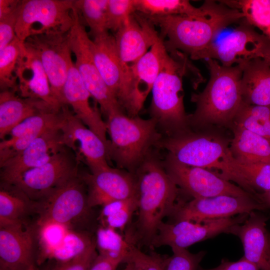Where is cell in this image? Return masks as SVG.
Listing matches in <instances>:
<instances>
[{"label": "cell", "instance_id": "6da1fadb", "mask_svg": "<svg viewBox=\"0 0 270 270\" xmlns=\"http://www.w3.org/2000/svg\"><path fill=\"white\" fill-rule=\"evenodd\" d=\"M134 175L138 216L134 232L128 239L133 244L140 242L151 246L162 220L176 208L178 188L155 149L147 155Z\"/></svg>", "mask_w": 270, "mask_h": 270}, {"label": "cell", "instance_id": "7a4b0ae2", "mask_svg": "<svg viewBox=\"0 0 270 270\" xmlns=\"http://www.w3.org/2000/svg\"><path fill=\"white\" fill-rule=\"evenodd\" d=\"M204 4L205 12L199 16H144L160 28L162 38H167L164 43L168 52L179 51L194 60L224 29L244 19L240 10L221 2L206 0Z\"/></svg>", "mask_w": 270, "mask_h": 270}, {"label": "cell", "instance_id": "3957f363", "mask_svg": "<svg viewBox=\"0 0 270 270\" xmlns=\"http://www.w3.org/2000/svg\"><path fill=\"white\" fill-rule=\"evenodd\" d=\"M156 148L166 150L182 163L210 170L256 196L243 176L228 142L221 136L188 130L170 136H162Z\"/></svg>", "mask_w": 270, "mask_h": 270}, {"label": "cell", "instance_id": "277c9868", "mask_svg": "<svg viewBox=\"0 0 270 270\" xmlns=\"http://www.w3.org/2000/svg\"><path fill=\"white\" fill-rule=\"evenodd\" d=\"M210 78L204 90L193 94L191 101L196 108L188 115L189 125L200 128L211 125L232 126L242 104L240 65L222 66L212 59L206 60Z\"/></svg>", "mask_w": 270, "mask_h": 270}, {"label": "cell", "instance_id": "5b68a950", "mask_svg": "<svg viewBox=\"0 0 270 270\" xmlns=\"http://www.w3.org/2000/svg\"><path fill=\"white\" fill-rule=\"evenodd\" d=\"M187 55L179 51L166 52L160 74L152 88L149 108L150 118L163 136L190 130L188 115L184 104L182 78L190 68Z\"/></svg>", "mask_w": 270, "mask_h": 270}, {"label": "cell", "instance_id": "8992f818", "mask_svg": "<svg viewBox=\"0 0 270 270\" xmlns=\"http://www.w3.org/2000/svg\"><path fill=\"white\" fill-rule=\"evenodd\" d=\"M106 118L107 132L110 137L108 160L114 162L118 168L134 174L162 136L156 121L150 118L130 116L122 110L113 112Z\"/></svg>", "mask_w": 270, "mask_h": 270}, {"label": "cell", "instance_id": "52a82bcc", "mask_svg": "<svg viewBox=\"0 0 270 270\" xmlns=\"http://www.w3.org/2000/svg\"><path fill=\"white\" fill-rule=\"evenodd\" d=\"M78 14L74 0H23L16 36L24 42L34 35L68 32Z\"/></svg>", "mask_w": 270, "mask_h": 270}, {"label": "cell", "instance_id": "ba28073f", "mask_svg": "<svg viewBox=\"0 0 270 270\" xmlns=\"http://www.w3.org/2000/svg\"><path fill=\"white\" fill-rule=\"evenodd\" d=\"M270 48V40L244 22L199 53L194 60L212 59L222 66L242 64L257 58H262Z\"/></svg>", "mask_w": 270, "mask_h": 270}, {"label": "cell", "instance_id": "9c48e42d", "mask_svg": "<svg viewBox=\"0 0 270 270\" xmlns=\"http://www.w3.org/2000/svg\"><path fill=\"white\" fill-rule=\"evenodd\" d=\"M85 186L78 174L43 199L34 202V211L39 216L38 225L52 222L66 226L86 220L91 208Z\"/></svg>", "mask_w": 270, "mask_h": 270}, {"label": "cell", "instance_id": "30bf717a", "mask_svg": "<svg viewBox=\"0 0 270 270\" xmlns=\"http://www.w3.org/2000/svg\"><path fill=\"white\" fill-rule=\"evenodd\" d=\"M162 163L177 186L193 198L222 195L257 198L210 170L182 163L170 152L162 160Z\"/></svg>", "mask_w": 270, "mask_h": 270}, {"label": "cell", "instance_id": "8fae6325", "mask_svg": "<svg viewBox=\"0 0 270 270\" xmlns=\"http://www.w3.org/2000/svg\"><path fill=\"white\" fill-rule=\"evenodd\" d=\"M92 40L78 16L69 32L70 50L76 57L74 64L91 96L107 118L113 112L122 108L105 84L96 65L91 50Z\"/></svg>", "mask_w": 270, "mask_h": 270}, {"label": "cell", "instance_id": "7c38bea8", "mask_svg": "<svg viewBox=\"0 0 270 270\" xmlns=\"http://www.w3.org/2000/svg\"><path fill=\"white\" fill-rule=\"evenodd\" d=\"M66 148L46 163L26 171L10 184L34 202L43 199L78 174V161Z\"/></svg>", "mask_w": 270, "mask_h": 270}, {"label": "cell", "instance_id": "4fadbf2b", "mask_svg": "<svg viewBox=\"0 0 270 270\" xmlns=\"http://www.w3.org/2000/svg\"><path fill=\"white\" fill-rule=\"evenodd\" d=\"M268 208L257 198L222 195L193 198L189 202H177L171 216L175 222L188 220L196 223L233 217L264 210Z\"/></svg>", "mask_w": 270, "mask_h": 270}, {"label": "cell", "instance_id": "5bb4252c", "mask_svg": "<svg viewBox=\"0 0 270 270\" xmlns=\"http://www.w3.org/2000/svg\"><path fill=\"white\" fill-rule=\"evenodd\" d=\"M32 36L24 42L25 46L40 59L54 96L64 104L62 90L72 60L69 32Z\"/></svg>", "mask_w": 270, "mask_h": 270}, {"label": "cell", "instance_id": "9a60e30c", "mask_svg": "<svg viewBox=\"0 0 270 270\" xmlns=\"http://www.w3.org/2000/svg\"><path fill=\"white\" fill-rule=\"evenodd\" d=\"M249 214H239L234 217L210 220L202 223L188 220L165 223L159 226L156 234L152 243L154 247L168 246L186 248L196 242L212 238L220 234H229L230 228L242 224Z\"/></svg>", "mask_w": 270, "mask_h": 270}, {"label": "cell", "instance_id": "2e32d148", "mask_svg": "<svg viewBox=\"0 0 270 270\" xmlns=\"http://www.w3.org/2000/svg\"><path fill=\"white\" fill-rule=\"evenodd\" d=\"M64 120L61 126L64 145L72 150L78 162L86 164L94 172L109 166L106 144L71 111L62 106Z\"/></svg>", "mask_w": 270, "mask_h": 270}, {"label": "cell", "instance_id": "e0dca14e", "mask_svg": "<svg viewBox=\"0 0 270 270\" xmlns=\"http://www.w3.org/2000/svg\"><path fill=\"white\" fill-rule=\"evenodd\" d=\"M91 50L102 78L123 109L128 93L130 67L122 62L114 36L107 31L94 36Z\"/></svg>", "mask_w": 270, "mask_h": 270}, {"label": "cell", "instance_id": "ac0fdd59", "mask_svg": "<svg viewBox=\"0 0 270 270\" xmlns=\"http://www.w3.org/2000/svg\"><path fill=\"white\" fill-rule=\"evenodd\" d=\"M80 176L86 187L91 208L136 196L135 175L125 170L109 166Z\"/></svg>", "mask_w": 270, "mask_h": 270}, {"label": "cell", "instance_id": "d6986e66", "mask_svg": "<svg viewBox=\"0 0 270 270\" xmlns=\"http://www.w3.org/2000/svg\"><path fill=\"white\" fill-rule=\"evenodd\" d=\"M167 50L160 38L150 50L130 67V84L124 109L130 116H138L152 90Z\"/></svg>", "mask_w": 270, "mask_h": 270}, {"label": "cell", "instance_id": "ffe728a7", "mask_svg": "<svg viewBox=\"0 0 270 270\" xmlns=\"http://www.w3.org/2000/svg\"><path fill=\"white\" fill-rule=\"evenodd\" d=\"M60 128L45 132L20 153L0 165L2 182H12L26 171L46 163L61 152L66 146L62 142Z\"/></svg>", "mask_w": 270, "mask_h": 270}, {"label": "cell", "instance_id": "44dd1931", "mask_svg": "<svg viewBox=\"0 0 270 270\" xmlns=\"http://www.w3.org/2000/svg\"><path fill=\"white\" fill-rule=\"evenodd\" d=\"M122 62L130 67L160 38L154 26L138 12L132 14L114 35Z\"/></svg>", "mask_w": 270, "mask_h": 270}, {"label": "cell", "instance_id": "7402d4cb", "mask_svg": "<svg viewBox=\"0 0 270 270\" xmlns=\"http://www.w3.org/2000/svg\"><path fill=\"white\" fill-rule=\"evenodd\" d=\"M268 218L259 210L250 212L242 224L233 226L229 234L240 240L243 257L259 270H270V233L266 229Z\"/></svg>", "mask_w": 270, "mask_h": 270}, {"label": "cell", "instance_id": "603a6c76", "mask_svg": "<svg viewBox=\"0 0 270 270\" xmlns=\"http://www.w3.org/2000/svg\"><path fill=\"white\" fill-rule=\"evenodd\" d=\"M0 228V270H28L34 264L32 228L24 222Z\"/></svg>", "mask_w": 270, "mask_h": 270}, {"label": "cell", "instance_id": "cb8c5ba5", "mask_svg": "<svg viewBox=\"0 0 270 270\" xmlns=\"http://www.w3.org/2000/svg\"><path fill=\"white\" fill-rule=\"evenodd\" d=\"M64 104L70 106L74 114L108 146L107 128L96 108L90 103L91 96L72 60L62 90Z\"/></svg>", "mask_w": 270, "mask_h": 270}, {"label": "cell", "instance_id": "d4e9b609", "mask_svg": "<svg viewBox=\"0 0 270 270\" xmlns=\"http://www.w3.org/2000/svg\"><path fill=\"white\" fill-rule=\"evenodd\" d=\"M18 88L21 97L38 99L60 108L53 94L47 74L37 55L23 46L18 70Z\"/></svg>", "mask_w": 270, "mask_h": 270}, {"label": "cell", "instance_id": "484cf974", "mask_svg": "<svg viewBox=\"0 0 270 270\" xmlns=\"http://www.w3.org/2000/svg\"><path fill=\"white\" fill-rule=\"evenodd\" d=\"M63 120L62 108L58 111L42 112L26 118L13 128L10 138L2 142L5 154L8 158L16 156L45 132L60 127Z\"/></svg>", "mask_w": 270, "mask_h": 270}, {"label": "cell", "instance_id": "4316f807", "mask_svg": "<svg viewBox=\"0 0 270 270\" xmlns=\"http://www.w3.org/2000/svg\"><path fill=\"white\" fill-rule=\"evenodd\" d=\"M41 100L20 97L13 90L0 93V138L3 140L10 131L26 118L44 112L58 111Z\"/></svg>", "mask_w": 270, "mask_h": 270}, {"label": "cell", "instance_id": "83f0119b", "mask_svg": "<svg viewBox=\"0 0 270 270\" xmlns=\"http://www.w3.org/2000/svg\"><path fill=\"white\" fill-rule=\"evenodd\" d=\"M242 69L241 88L243 102L270 105V62L257 58L240 64Z\"/></svg>", "mask_w": 270, "mask_h": 270}, {"label": "cell", "instance_id": "f1b7e54d", "mask_svg": "<svg viewBox=\"0 0 270 270\" xmlns=\"http://www.w3.org/2000/svg\"><path fill=\"white\" fill-rule=\"evenodd\" d=\"M234 138L230 148L240 163H270V142L243 128L232 126Z\"/></svg>", "mask_w": 270, "mask_h": 270}, {"label": "cell", "instance_id": "f546056e", "mask_svg": "<svg viewBox=\"0 0 270 270\" xmlns=\"http://www.w3.org/2000/svg\"><path fill=\"white\" fill-rule=\"evenodd\" d=\"M34 211V202L15 185L2 182L0 189V227L24 222Z\"/></svg>", "mask_w": 270, "mask_h": 270}, {"label": "cell", "instance_id": "4dcf8cb0", "mask_svg": "<svg viewBox=\"0 0 270 270\" xmlns=\"http://www.w3.org/2000/svg\"><path fill=\"white\" fill-rule=\"evenodd\" d=\"M136 12L150 16H196L203 14L204 4L200 8L187 0H136Z\"/></svg>", "mask_w": 270, "mask_h": 270}, {"label": "cell", "instance_id": "1f68e13d", "mask_svg": "<svg viewBox=\"0 0 270 270\" xmlns=\"http://www.w3.org/2000/svg\"><path fill=\"white\" fill-rule=\"evenodd\" d=\"M220 2L240 10L246 22L258 28L270 40V0H222Z\"/></svg>", "mask_w": 270, "mask_h": 270}, {"label": "cell", "instance_id": "d6a6232c", "mask_svg": "<svg viewBox=\"0 0 270 270\" xmlns=\"http://www.w3.org/2000/svg\"><path fill=\"white\" fill-rule=\"evenodd\" d=\"M232 126L248 130L270 142V105H250L242 102Z\"/></svg>", "mask_w": 270, "mask_h": 270}, {"label": "cell", "instance_id": "836d02e7", "mask_svg": "<svg viewBox=\"0 0 270 270\" xmlns=\"http://www.w3.org/2000/svg\"><path fill=\"white\" fill-rule=\"evenodd\" d=\"M96 244L98 254L120 260L123 262H126L134 246L116 230L107 226H102L98 230Z\"/></svg>", "mask_w": 270, "mask_h": 270}, {"label": "cell", "instance_id": "e575fe53", "mask_svg": "<svg viewBox=\"0 0 270 270\" xmlns=\"http://www.w3.org/2000/svg\"><path fill=\"white\" fill-rule=\"evenodd\" d=\"M24 42L16 36L0 51V87L1 91L17 90V70Z\"/></svg>", "mask_w": 270, "mask_h": 270}, {"label": "cell", "instance_id": "d590c367", "mask_svg": "<svg viewBox=\"0 0 270 270\" xmlns=\"http://www.w3.org/2000/svg\"><path fill=\"white\" fill-rule=\"evenodd\" d=\"M137 209L136 196L104 205L100 214L104 226L114 230H124Z\"/></svg>", "mask_w": 270, "mask_h": 270}, {"label": "cell", "instance_id": "8d00e7d4", "mask_svg": "<svg viewBox=\"0 0 270 270\" xmlns=\"http://www.w3.org/2000/svg\"><path fill=\"white\" fill-rule=\"evenodd\" d=\"M108 0H74V5L82 14L94 36L108 31L107 28Z\"/></svg>", "mask_w": 270, "mask_h": 270}, {"label": "cell", "instance_id": "74e56055", "mask_svg": "<svg viewBox=\"0 0 270 270\" xmlns=\"http://www.w3.org/2000/svg\"><path fill=\"white\" fill-rule=\"evenodd\" d=\"M239 164L243 176L257 194L256 191L262 193L270 190V163L239 162Z\"/></svg>", "mask_w": 270, "mask_h": 270}, {"label": "cell", "instance_id": "f35d334b", "mask_svg": "<svg viewBox=\"0 0 270 270\" xmlns=\"http://www.w3.org/2000/svg\"><path fill=\"white\" fill-rule=\"evenodd\" d=\"M95 240L88 235L67 234L60 245L51 256L60 262L68 260L84 251Z\"/></svg>", "mask_w": 270, "mask_h": 270}, {"label": "cell", "instance_id": "ab89813d", "mask_svg": "<svg viewBox=\"0 0 270 270\" xmlns=\"http://www.w3.org/2000/svg\"><path fill=\"white\" fill-rule=\"evenodd\" d=\"M136 12V0H108L107 28L115 32Z\"/></svg>", "mask_w": 270, "mask_h": 270}, {"label": "cell", "instance_id": "60d3db41", "mask_svg": "<svg viewBox=\"0 0 270 270\" xmlns=\"http://www.w3.org/2000/svg\"><path fill=\"white\" fill-rule=\"evenodd\" d=\"M171 248L172 254L167 257L164 270H198L200 264L206 254L205 251L193 254L184 248Z\"/></svg>", "mask_w": 270, "mask_h": 270}, {"label": "cell", "instance_id": "b9f144b4", "mask_svg": "<svg viewBox=\"0 0 270 270\" xmlns=\"http://www.w3.org/2000/svg\"><path fill=\"white\" fill-rule=\"evenodd\" d=\"M166 258L156 252L146 254L134 246L125 262H132L134 270H164Z\"/></svg>", "mask_w": 270, "mask_h": 270}, {"label": "cell", "instance_id": "7bdbcfd3", "mask_svg": "<svg viewBox=\"0 0 270 270\" xmlns=\"http://www.w3.org/2000/svg\"><path fill=\"white\" fill-rule=\"evenodd\" d=\"M40 236L46 252L52 254L60 245L66 234V226L58 224L48 222L38 225Z\"/></svg>", "mask_w": 270, "mask_h": 270}, {"label": "cell", "instance_id": "ee69618b", "mask_svg": "<svg viewBox=\"0 0 270 270\" xmlns=\"http://www.w3.org/2000/svg\"><path fill=\"white\" fill-rule=\"evenodd\" d=\"M98 255L95 240L82 252L68 260L60 262L52 270H89Z\"/></svg>", "mask_w": 270, "mask_h": 270}, {"label": "cell", "instance_id": "f6af8a7d", "mask_svg": "<svg viewBox=\"0 0 270 270\" xmlns=\"http://www.w3.org/2000/svg\"><path fill=\"white\" fill-rule=\"evenodd\" d=\"M22 2L14 10L0 16V51L16 38V26Z\"/></svg>", "mask_w": 270, "mask_h": 270}, {"label": "cell", "instance_id": "bcb514c9", "mask_svg": "<svg viewBox=\"0 0 270 270\" xmlns=\"http://www.w3.org/2000/svg\"><path fill=\"white\" fill-rule=\"evenodd\" d=\"M198 270H259L252 263L247 260L243 256L236 262H231L226 259H222L220 264L216 267L205 269L200 267Z\"/></svg>", "mask_w": 270, "mask_h": 270}, {"label": "cell", "instance_id": "7dc6e473", "mask_svg": "<svg viewBox=\"0 0 270 270\" xmlns=\"http://www.w3.org/2000/svg\"><path fill=\"white\" fill-rule=\"evenodd\" d=\"M122 260L98 254L89 270H116Z\"/></svg>", "mask_w": 270, "mask_h": 270}, {"label": "cell", "instance_id": "c3c4849f", "mask_svg": "<svg viewBox=\"0 0 270 270\" xmlns=\"http://www.w3.org/2000/svg\"><path fill=\"white\" fill-rule=\"evenodd\" d=\"M22 0H0V16L18 7Z\"/></svg>", "mask_w": 270, "mask_h": 270}, {"label": "cell", "instance_id": "681fc988", "mask_svg": "<svg viewBox=\"0 0 270 270\" xmlns=\"http://www.w3.org/2000/svg\"><path fill=\"white\" fill-rule=\"evenodd\" d=\"M257 197L267 208H270V190L262 193H258Z\"/></svg>", "mask_w": 270, "mask_h": 270}, {"label": "cell", "instance_id": "f907efd6", "mask_svg": "<svg viewBox=\"0 0 270 270\" xmlns=\"http://www.w3.org/2000/svg\"><path fill=\"white\" fill-rule=\"evenodd\" d=\"M262 58L270 62V48L264 53Z\"/></svg>", "mask_w": 270, "mask_h": 270}, {"label": "cell", "instance_id": "816d5d0a", "mask_svg": "<svg viewBox=\"0 0 270 270\" xmlns=\"http://www.w3.org/2000/svg\"><path fill=\"white\" fill-rule=\"evenodd\" d=\"M126 263V265L123 270H134V266L132 262H127Z\"/></svg>", "mask_w": 270, "mask_h": 270}, {"label": "cell", "instance_id": "f5cc1de1", "mask_svg": "<svg viewBox=\"0 0 270 270\" xmlns=\"http://www.w3.org/2000/svg\"><path fill=\"white\" fill-rule=\"evenodd\" d=\"M28 270H40L38 266L34 264L31 266Z\"/></svg>", "mask_w": 270, "mask_h": 270}]
</instances>
